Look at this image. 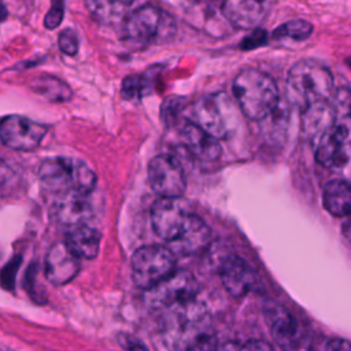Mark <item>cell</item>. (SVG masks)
<instances>
[{
  "mask_svg": "<svg viewBox=\"0 0 351 351\" xmlns=\"http://www.w3.org/2000/svg\"><path fill=\"white\" fill-rule=\"evenodd\" d=\"M233 97L240 111L251 121H262L282 100L276 81L262 70L243 69L233 80Z\"/></svg>",
  "mask_w": 351,
  "mask_h": 351,
  "instance_id": "cell-1",
  "label": "cell"
},
{
  "mask_svg": "<svg viewBox=\"0 0 351 351\" xmlns=\"http://www.w3.org/2000/svg\"><path fill=\"white\" fill-rule=\"evenodd\" d=\"M333 93V77L319 62L302 59L289 69L285 81V97L289 104L304 110L315 101L330 100Z\"/></svg>",
  "mask_w": 351,
  "mask_h": 351,
  "instance_id": "cell-2",
  "label": "cell"
},
{
  "mask_svg": "<svg viewBox=\"0 0 351 351\" xmlns=\"http://www.w3.org/2000/svg\"><path fill=\"white\" fill-rule=\"evenodd\" d=\"M176 32V19L170 12L154 4H145L126 16L122 37L132 45L147 47L171 41Z\"/></svg>",
  "mask_w": 351,
  "mask_h": 351,
  "instance_id": "cell-3",
  "label": "cell"
},
{
  "mask_svg": "<svg viewBox=\"0 0 351 351\" xmlns=\"http://www.w3.org/2000/svg\"><path fill=\"white\" fill-rule=\"evenodd\" d=\"M38 177L43 185L60 195L66 192H93L96 176L86 163L71 158L45 159L38 169Z\"/></svg>",
  "mask_w": 351,
  "mask_h": 351,
  "instance_id": "cell-4",
  "label": "cell"
},
{
  "mask_svg": "<svg viewBox=\"0 0 351 351\" xmlns=\"http://www.w3.org/2000/svg\"><path fill=\"white\" fill-rule=\"evenodd\" d=\"M191 121L215 138L229 137L237 126L234 104L225 92L206 95L191 108Z\"/></svg>",
  "mask_w": 351,
  "mask_h": 351,
  "instance_id": "cell-5",
  "label": "cell"
},
{
  "mask_svg": "<svg viewBox=\"0 0 351 351\" xmlns=\"http://www.w3.org/2000/svg\"><path fill=\"white\" fill-rule=\"evenodd\" d=\"M130 267L134 285L147 291L177 270L176 254L169 247L145 245L134 251Z\"/></svg>",
  "mask_w": 351,
  "mask_h": 351,
  "instance_id": "cell-6",
  "label": "cell"
},
{
  "mask_svg": "<svg viewBox=\"0 0 351 351\" xmlns=\"http://www.w3.org/2000/svg\"><path fill=\"white\" fill-rule=\"evenodd\" d=\"M199 285L192 273L176 270L169 277L144 292V302L151 308H171L195 299Z\"/></svg>",
  "mask_w": 351,
  "mask_h": 351,
  "instance_id": "cell-7",
  "label": "cell"
},
{
  "mask_svg": "<svg viewBox=\"0 0 351 351\" xmlns=\"http://www.w3.org/2000/svg\"><path fill=\"white\" fill-rule=\"evenodd\" d=\"M170 351H218V340L210 319H191L176 324L163 332Z\"/></svg>",
  "mask_w": 351,
  "mask_h": 351,
  "instance_id": "cell-8",
  "label": "cell"
},
{
  "mask_svg": "<svg viewBox=\"0 0 351 351\" xmlns=\"http://www.w3.org/2000/svg\"><path fill=\"white\" fill-rule=\"evenodd\" d=\"M192 214L182 196L159 197L151 210L152 228L163 241L170 243L180 236Z\"/></svg>",
  "mask_w": 351,
  "mask_h": 351,
  "instance_id": "cell-9",
  "label": "cell"
},
{
  "mask_svg": "<svg viewBox=\"0 0 351 351\" xmlns=\"http://www.w3.org/2000/svg\"><path fill=\"white\" fill-rule=\"evenodd\" d=\"M265 317L276 346L281 351H300L308 339L307 329L281 304L271 303Z\"/></svg>",
  "mask_w": 351,
  "mask_h": 351,
  "instance_id": "cell-10",
  "label": "cell"
},
{
  "mask_svg": "<svg viewBox=\"0 0 351 351\" xmlns=\"http://www.w3.org/2000/svg\"><path fill=\"white\" fill-rule=\"evenodd\" d=\"M148 182L159 197L182 196L186 178L180 160L169 154H162L151 159L148 165Z\"/></svg>",
  "mask_w": 351,
  "mask_h": 351,
  "instance_id": "cell-11",
  "label": "cell"
},
{
  "mask_svg": "<svg viewBox=\"0 0 351 351\" xmlns=\"http://www.w3.org/2000/svg\"><path fill=\"white\" fill-rule=\"evenodd\" d=\"M47 126L22 115H7L1 119V143L15 151L36 149L47 134Z\"/></svg>",
  "mask_w": 351,
  "mask_h": 351,
  "instance_id": "cell-12",
  "label": "cell"
},
{
  "mask_svg": "<svg viewBox=\"0 0 351 351\" xmlns=\"http://www.w3.org/2000/svg\"><path fill=\"white\" fill-rule=\"evenodd\" d=\"M92 193L93 192L73 191L58 195L51 208L53 219L67 229L88 225L96 214V204Z\"/></svg>",
  "mask_w": 351,
  "mask_h": 351,
  "instance_id": "cell-13",
  "label": "cell"
},
{
  "mask_svg": "<svg viewBox=\"0 0 351 351\" xmlns=\"http://www.w3.org/2000/svg\"><path fill=\"white\" fill-rule=\"evenodd\" d=\"M80 258L62 241L53 244L45 256L44 271L52 285H66L80 271Z\"/></svg>",
  "mask_w": 351,
  "mask_h": 351,
  "instance_id": "cell-14",
  "label": "cell"
},
{
  "mask_svg": "<svg viewBox=\"0 0 351 351\" xmlns=\"http://www.w3.org/2000/svg\"><path fill=\"white\" fill-rule=\"evenodd\" d=\"M219 276L226 292L236 299L251 292L256 281L251 266L237 255H230L222 261Z\"/></svg>",
  "mask_w": 351,
  "mask_h": 351,
  "instance_id": "cell-15",
  "label": "cell"
},
{
  "mask_svg": "<svg viewBox=\"0 0 351 351\" xmlns=\"http://www.w3.org/2000/svg\"><path fill=\"white\" fill-rule=\"evenodd\" d=\"M336 122L335 107L330 100H321L302 110V133L306 140L315 144L333 128Z\"/></svg>",
  "mask_w": 351,
  "mask_h": 351,
  "instance_id": "cell-16",
  "label": "cell"
},
{
  "mask_svg": "<svg viewBox=\"0 0 351 351\" xmlns=\"http://www.w3.org/2000/svg\"><path fill=\"white\" fill-rule=\"evenodd\" d=\"M211 232L207 223L197 215L192 214L184 230L167 247L176 255H195L202 252L210 243Z\"/></svg>",
  "mask_w": 351,
  "mask_h": 351,
  "instance_id": "cell-17",
  "label": "cell"
},
{
  "mask_svg": "<svg viewBox=\"0 0 351 351\" xmlns=\"http://www.w3.org/2000/svg\"><path fill=\"white\" fill-rule=\"evenodd\" d=\"M265 0H223L221 12L236 29L254 30L265 15Z\"/></svg>",
  "mask_w": 351,
  "mask_h": 351,
  "instance_id": "cell-18",
  "label": "cell"
},
{
  "mask_svg": "<svg viewBox=\"0 0 351 351\" xmlns=\"http://www.w3.org/2000/svg\"><path fill=\"white\" fill-rule=\"evenodd\" d=\"M184 147L200 160H217L221 156L219 140L208 134L192 121H186L180 132Z\"/></svg>",
  "mask_w": 351,
  "mask_h": 351,
  "instance_id": "cell-19",
  "label": "cell"
},
{
  "mask_svg": "<svg viewBox=\"0 0 351 351\" xmlns=\"http://www.w3.org/2000/svg\"><path fill=\"white\" fill-rule=\"evenodd\" d=\"M350 140H351V133L344 126L335 122L333 128L328 130L315 145L317 162L326 169H332L340 151L343 149L346 143H348Z\"/></svg>",
  "mask_w": 351,
  "mask_h": 351,
  "instance_id": "cell-20",
  "label": "cell"
},
{
  "mask_svg": "<svg viewBox=\"0 0 351 351\" xmlns=\"http://www.w3.org/2000/svg\"><path fill=\"white\" fill-rule=\"evenodd\" d=\"M64 243L78 258L93 259L99 254L100 233L89 223L74 226L67 230Z\"/></svg>",
  "mask_w": 351,
  "mask_h": 351,
  "instance_id": "cell-21",
  "label": "cell"
},
{
  "mask_svg": "<svg viewBox=\"0 0 351 351\" xmlns=\"http://www.w3.org/2000/svg\"><path fill=\"white\" fill-rule=\"evenodd\" d=\"M324 207L336 217L351 215V182L343 178L330 180L322 191Z\"/></svg>",
  "mask_w": 351,
  "mask_h": 351,
  "instance_id": "cell-22",
  "label": "cell"
},
{
  "mask_svg": "<svg viewBox=\"0 0 351 351\" xmlns=\"http://www.w3.org/2000/svg\"><path fill=\"white\" fill-rule=\"evenodd\" d=\"M133 0H85V7L100 23L114 25L125 21Z\"/></svg>",
  "mask_w": 351,
  "mask_h": 351,
  "instance_id": "cell-23",
  "label": "cell"
},
{
  "mask_svg": "<svg viewBox=\"0 0 351 351\" xmlns=\"http://www.w3.org/2000/svg\"><path fill=\"white\" fill-rule=\"evenodd\" d=\"M32 90L37 95L43 96L44 99L53 101V103H62L71 99L73 92L71 88L62 81L58 77L53 75H38L33 80L30 85Z\"/></svg>",
  "mask_w": 351,
  "mask_h": 351,
  "instance_id": "cell-24",
  "label": "cell"
},
{
  "mask_svg": "<svg viewBox=\"0 0 351 351\" xmlns=\"http://www.w3.org/2000/svg\"><path fill=\"white\" fill-rule=\"evenodd\" d=\"M289 103L285 100H281L280 104L269 114L266 115L262 121H259L263 126V132L267 137L271 140H280L284 137L287 128H288V121H289Z\"/></svg>",
  "mask_w": 351,
  "mask_h": 351,
  "instance_id": "cell-25",
  "label": "cell"
},
{
  "mask_svg": "<svg viewBox=\"0 0 351 351\" xmlns=\"http://www.w3.org/2000/svg\"><path fill=\"white\" fill-rule=\"evenodd\" d=\"M154 90V75L132 74L121 84V96L125 100H140Z\"/></svg>",
  "mask_w": 351,
  "mask_h": 351,
  "instance_id": "cell-26",
  "label": "cell"
},
{
  "mask_svg": "<svg viewBox=\"0 0 351 351\" xmlns=\"http://www.w3.org/2000/svg\"><path fill=\"white\" fill-rule=\"evenodd\" d=\"M313 33V25L304 19H293L288 21L278 27H276L271 33V37L278 38H291L295 41H304Z\"/></svg>",
  "mask_w": 351,
  "mask_h": 351,
  "instance_id": "cell-27",
  "label": "cell"
},
{
  "mask_svg": "<svg viewBox=\"0 0 351 351\" xmlns=\"http://www.w3.org/2000/svg\"><path fill=\"white\" fill-rule=\"evenodd\" d=\"M333 107L336 114V123H340L351 133V90L340 88L333 93Z\"/></svg>",
  "mask_w": 351,
  "mask_h": 351,
  "instance_id": "cell-28",
  "label": "cell"
},
{
  "mask_svg": "<svg viewBox=\"0 0 351 351\" xmlns=\"http://www.w3.org/2000/svg\"><path fill=\"white\" fill-rule=\"evenodd\" d=\"M58 45L59 49L67 55V56H74L78 52L80 48V41H78V34L74 29H64L59 33L58 37Z\"/></svg>",
  "mask_w": 351,
  "mask_h": 351,
  "instance_id": "cell-29",
  "label": "cell"
},
{
  "mask_svg": "<svg viewBox=\"0 0 351 351\" xmlns=\"http://www.w3.org/2000/svg\"><path fill=\"white\" fill-rule=\"evenodd\" d=\"M332 170L337 171L343 180L351 182V140L340 151Z\"/></svg>",
  "mask_w": 351,
  "mask_h": 351,
  "instance_id": "cell-30",
  "label": "cell"
},
{
  "mask_svg": "<svg viewBox=\"0 0 351 351\" xmlns=\"http://www.w3.org/2000/svg\"><path fill=\"white\" fill-rule=\"evenodd\" d=\"M63 15H64V0H52L49 11L44 16V26L49 30L58 27L63 21Z\"/></svg>",
  "mask_w": 351,
  "mask_h": 351,
  "instance_id": "cell-31",
  "label": "cell"
},
{
  "mask_svg": "<svg viewBox=\"0 0 351 351\" xmlns=\"http://www.w3.org/2000/svg\"><path fill=\"white\" fill-rule=\"evenodd\" d=\"M267 43V33L265 30L261 29H254V32L251 34H248L241 43H240V48L244 51H250V49H255L261 45H265Z\"/></svg>",
  "mask_w": 351,
  "mask_h": 351,
  "instance_id": "cell-32",
  "label": "cell"
},
{
  "mask_svg": "<svg viewBox=\"0 0 351 351\" xmlns=\"http://www.w3.org/2000/svg\"><path fill=\"white\" fill-rule=\"evenodd\" d=\"M118 343L123 348V351H148V348L137 337L130 335H119Z\"/></svg>",
  "mask_w": 351,
  "mask_h": 351,
  "instance_id": "cell-33",
  "label": "cell"
},
{
  "mask_svg": "<svg viewBox=\"0 0 351 351\" xmlns=\"http://www.w3.org/2000/svg\"><path fill=\"white\" fill-rule=\"evenodd\" d=\"M240 351H274V348L263 340H248L241 343Z\"/></svg>",
  "mask_w": 351,
  "mask_h": 351,
  "instance_id": "cell-34",
  "label": "cell"
},
{
  "mask_svg": "<svg viewBox=\"0 0 351 351\" xmlns=\"http://www.w3.org/2000/svg\"><path fill=\"white\" fill-rule=\"evenodd\" d=\"M326 351H351V343L344 339L335 337L328 341Z\"/></svg>",
  "mask_w": 351,
  "mask_h": 351,
  "instance_id": "cell-35",
  "label": "cell"
},
{
  "mask_svg": "<svg viewBox=\"0 0 351 351\" xmlns=\"http://www.w3.org/2000/svg\"><path fill=\"white\" fill-rule=\"evenodd\" d=\"M341 232H343V236L346 237V240L351 244V215L343 222Z\"/></svg>",
  "mask_w": 351,
  "mask_h": 351,
  "instance_id": "cell-36",
  "label": "cell"
},
{
  "mask_svg": "<svg viewBox=\"0 0 351 351\" xmlns=\"http://www.w3.org/2000/svg\"><path fill=\"white\" fill-rule=\"evenodd\" d=\"M240 347H241V343H237V341H228L222 346L218 347V351H240Z\"/></svg>",
  "mask_w": 351,
  "mask_h": 351,
  "instance_id": "cell-37",
  "label": "cell"
}]
</instances>
